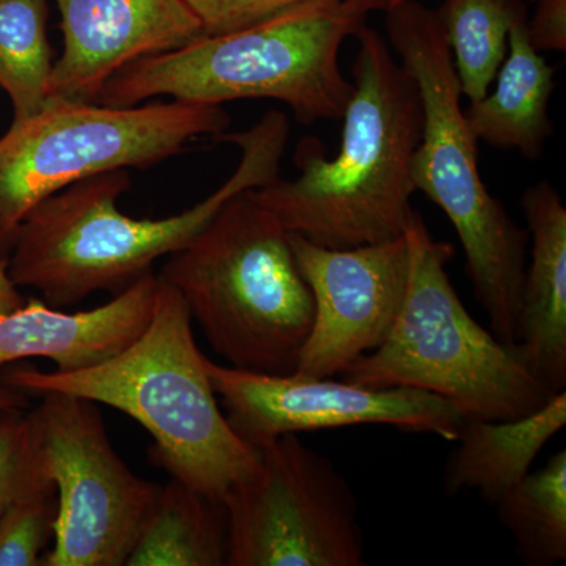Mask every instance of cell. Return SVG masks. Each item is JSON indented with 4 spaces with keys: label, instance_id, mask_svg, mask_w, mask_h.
<instances>
[{
    "label": "cell",
    "instance_id": "4",
    "mask_svg": "<svg viewBox=\"0 0 566 566\" xmlns=\"http://www.w3.org/2000/svg\"><path fill=\"white\" fill-rule=\"evenodd\" d=\"M370 13L354 0H308L237 29L200 39L118 70L95 103L132 107L159 96L222 106L268 98L303 125L342 120L353 82L338 54Z\"/></svg>",
    "mask_w": 566,
    "mask_h": 566
},
{
    "label": "cell",
    "instance_id": "6",
    "mask_svg": "<svg viewBox=\"0 0 566 566\" xmlns=\"http://www.w3.org/2000/svg\"><path fill=\"white\" fill-rule=\"evenodd\" d=\"M208 344L230 367L293 375L315 303L294 260L290 232L249 196L238 193L164 263Z\"/></svg>",
    "mask_w": 566,
    "mask_h": 566
},
{
    "label": "cell",
    "instance_id": "3",
    "mask_svg": "<svg viewBox=\"0 0 566 566\" xmlns=\"http://www.w3.org/2000/svg\"><path fill=\"white\" fill-rule=\"evenodd\" d=\"M0 382L29 397L69 394L125 412L155 441L153 463L212 501L222 502L259 463V450L221 411L185 301L161 277L150 323L122 352L76 371L21 365Z\"/></svg>",
    "mask_w": 566,
    "mask_h": 566
},
{
    "label": "cell",
    "instance_id": "19",
    "mask_svg": "<svg viewBox=\"0 0 566 566\" xmlns=\"http://www.w3.org/2000/svg\"><path fill=\"white\" fill-rule=\"evenodd\" d=\"M50 0H0V88L22 122L50 102L54 52L48 39Z\"/></svg>",
    "mask_w": 566,
    "mask_h": 566
},
{
    "label": "cell",
    "instance_id": "23",
    "mask_svg": "<svg viewBox=\"0 0 566 566\" xmlns=\"http://www.w3.org/2000/svg\"><path fill=\"white\" fill-rule=\"evenodd\" d=\"M308 0H188L199 14L205 35H218L248 28L279 11ZM368 11L387 9V0H354Z\"/></svg>",
    "mask_w": 566,
    "mask_h": 566
},
{
    "label": "cell",
    "instance_id": "15",
    "mask_svg": "<svg viewBox=\"0 0 566 566\" xmlns=\"http://www.w3.org/2000/svg\"><path fill=\"white\" fill-rule=\"evenodd\" d=\"M532 237L515 352L528 371L558 394L566 387V208L551 182L521 197Z\"/></svg>",
    "mask_w": 566,
    "mask_h": 566
},
{
    "label": "cell",
    "instance_id": "24",
    "mask_svg": "<svg viewBox=\"0 0 566 566\" xmlns=\"http://www.w3.org/2000/svg\"><path fill=\"white\" fill-rule=\"evenodd\" d=\"M24 412L0 420V515L18 494L29 490L24 460Z\"/></svg>",
    "mask_w": 566,
    "mask_h": 566
},
{
    "label": "cell",
    "instance_id": "10",
    "mask_svg": "<svg viewBox=\"0 0 566 566\" xmlns=\"http://www.w3.org/2000/svg\"><path fill=\"white\" fill-rule=\"evenodd\" d=\"M256 450L252 474L222 499L227 565H365L359 504L333 461L297 434Z\"/></svg>",
    "mask_w": 566,
    "mask_h": 566
},
{
    "label": "cell",
    "instance_id": "8",
    "mask_svg": "<svg viewBox=\"0 0 566 566\" xmlns=\"http://www.w3.org/2000/svg\"><path fill=\"white\" fill-rule=\"evenodd\" d=\"M222 106L185 102L112 107L51 98L0 137V260H9L36 205L73 182L118 169H147L203 136L229 132Z\"/></svg>",
    "mask_w": 566,
    "mask_h": 566
},
{
    "label": "cell",
    "instance_id": "18",
    "mask_svg": "<svg viewBox=\"0 0 566 566\" xmlns=\"http://www.w3.org/2000/svg\"><path fill=\"white\" fill-rule=\"evenodd\" d=\"M227 565L222 502L172 479L159 485L126 566Z\"/></svg>",
    "mask_w": 566,
    "mask_h": 566
},
{
    "label": "cell",
    "instance_id": "26",
    "mask_svg": "<svg viewBox=\"0 0 566 566\" xmlns=\"http://www.w3.org/2000/svg\"><path fill=\"white\" fill-rule=\"evenodd\" d=\"M20 289L14 285L9 274V260H0V314H9L25 304Z\"/></svg>",
    "mask_w": 566,
    "mask_h": 566
},
{
    "label": "cell",
    "instance_id": "2",
    "mask_svg": "<svg viewBox=\"0 0 566 566\" xmlns=\"http://www.w3.org/2000/svg\"><path fill=\"white\" fill-rule=\"evenodd\" d=\"M290 122L270 111L245 132L216 136L240 148L237 170L221 188L180 214L134 219L118 210L132 186L128 169L73 182L36 205L22 222L9 256L18 289L36 290L51 307H71L92 293H122L153 263L180 251L238 193L270 185L281 172Z\"/></svg>",
    "mask_w": 566,
    "mask_h": 566
},
{
    "label": "cell",
    "instance_id": "5",
    "mask_svg": "<svg viewBox=\"0 0 566 566\" xmlns=\"http://www.w3.org/2000/svg\"><path fill=\"white\" fill-rule=\"evenodd\" d=\"M389 44L415 77L422 134L412 182L455 227L474 293L502 344L515 345L527 266L528 232L488 191L464 111L452 52L438 10L417 0L386 10Z\"/></svg>",
    "mask_w": 566,
    "mask_h": 566
},
{
    "label": "cell",
    "instance_id": "14",
    "mask_svg": "<svg viewBox=\"0 0 566 566\" xmlns=\"http://www.w3.org/2000/svg\"><path fill=\"white\" fill-rule=\"evenodd\" d=\"M158 283L151 271L109 303L76 314L39 300L0 314V370L33 357L52 360L59 371L82 370L109 359L150 323Z\"/></svg>",
    "mask_w": 566,
    "mask_h": 566
},
{
    "label": "cell",
    "instance_id": "27",
    "mask_svg": "<svg viewBox=\"0 0 566 566\" xmlns=\"http://www.w3.org/2000/svg\"><path fill=\"white\" fill-rule=\"evenodd\" d=\"M25 409H29V395L0 385V420L7 416L24 412Z\"/></svg>",
    "mask_w": 566,
    "mask_h": 566
},
{
    "label": "cell",
    "instance_id": "1",
    "mask_svg": "<svg viewBox=\"0 0 566 566\" xmlns=\"http://www.w3.org/2000/svg\"><path fill=\"white\" fill-rule=\"evenodd\" d=\"M354 36L359 48L340 150L329 159L318 139L304 137L294 153V180L275 178L248 191L289 232L329 249L397 240L416 212L411 167L422 104L415 77L367 22Z\"/></svg>",
    "mask_w": 566,
    "mask_h": 566
},
{
    "label": "cell",
    "instance_id": "17",
    "mask_svg": "<svg viewBox=\"0 0 566 566\" xmlns=\"http://www.w3.org/2000/svg\"><path fill=\"white\" fill-rule=\"evenodd\" d=\"M566 424V392L554 395L538 411L509 420L465 417L458 447L450 453L444 490L455 495L474 490L490 505L531 472L543 447Z\"/></svg>",
    "mask_w": 566,
    "mask_h": 566
},
{
    "label": "cell",
    "instance_id": "12",
    "mask_svg": "<svg viewBox=\"0 0 566 566\" xmlns=\"http://www.w3.org/2000/svg\"><path fill=\"white\" fill-rule=\"evenodd\" d=\"M290 244L315 303L293 375L333 378L378 349L392 329L408 286V241L403 234L381 244L329 249L290 232Z\"/></svg>",
    "mask_w": 566,
    "mask_h": 566
},
{
    "label": "cell",
    "instance_id": "28",
    "mask_svg": "<svg viewBox=\"0 0 566 566\" xmlns=\"http://www.w3.org/2000/svg\"><path fill=\"white\" fill-rule=\"evenodd\" d=\"M405 2H408V0H387V9L386 10L392 9V7L400 6V3H405Z\"/></svg>",
    "mask_w": 566,
    "mask_h": 566
},
{
    "label": "cell",
    "instance_id": "21",
    "mask_svg": "<svg viewBox=\"0 0 566 566\" xmlns=\"http://www.w3.org/2000/svg\"><path fill=\"white\" fill-rule=\"evenodd\" d=\"M499 520L528 566H553L566 558V450L528 472L497 502Z\"/></svg>",
    "mask_w": 566,
    "mask_h": 566
},
{
    "label": "cell",
    "instance_id": "16",
    "mask_svg": "<svg viewBox=\"0 0 566 566\" xmlns=\"http://www.w3.org/2000/svg\"><path fill=\"white\" fill-rule=\"evenodd\" d=\"M495 77L494 92L464 111L469 128L476 140L491 147L538 159L553 134L549 99L554 69L528 40L526 6L513 18L505 61Z\"/></svg>",
    "mask_w": 566,
    "mask_h": 566
},
{
    "label": "cell",
    "instance_id": "9",
    "mask_svg": "<svg viewBox=\"0 0 566 566\" xmlns=\"http://www.w3.org/2000/svg\"><path fill=\"white\" fill-rule=\"evenodd\" d=\"M24 415V457L33 480L57 488L54 547L41 566H125L159 485L115 452L98 405L39 395Z\"/></svg>",
    "mask_w": 566,
    "mask_h": 566
},
{
    "label": "cell",
    "instance_id": "25",
    "mask_svg": "<svg viewBox=\"0 0 566 566\" xmlns=\"http://www.w3.org/2000/svg\"><path fill=\"white\" fill-rule=\"evenodd\" d=\"M527 35L536 51H566V0H535Z\"/></svg>",
    "mask_w": 566,
    "mask_h": 566
},
{
    "label": "cell",
    "instance_id": "7",
    "mask_svg": "<svg viewBox=\"0 0 566 566\" xmlns=\"http://www.w3.org/2000/svg\"><path fill=\"white\" fill-rule=\"evenodd\" d=\"M405 237L409 274L400 314L382 345L345 368L342 379L424 390L475 419H516L543 408L556 394L461 303L446 270L452 245L436 241L419 212Z\"/></svg>",
    "mask_w": 566,
    "mask_h": 566
},
{
    "label": "cell",
    "instance_id": "11",
    "mask_svg": "<svg viewBox=\"0 0 566 566\" xmlns=\"http://www.w3.org/2000/svg\"><path fill=\"white\" fill-rule=\"evenodd\" d=\"M234 433L259 449L283 434L356 424H389L455 442L465 416L455 405L411 387L370 389L331 378L266 375L207 359Z\"/></svg>",
    "mask_w": 566,
    "mask_h": 566
},
{
    "label": "cell",
    "instance_id": "20",
    "mask_svg": "<svg viewBox=\"0 0 566 566\" xmlns=\"http://www.w3.org/2000/svg\"><path fill=\"white\" fill-rule=\"evenodd\" d=\"M523 0H444L438 10L461 95L474 103L490 93L509 48V31Z\"/></svg>",
    "mask_w": 566,
    "mask_h": 566
},
{
    "label": "cell",
    "instance_id": "13",
    "mask_svg": "<svg viewBox=\"0 0 566 566\" xmlns=\"http://www.w3.org/2000/svg\"><path fill=\"white\" fill-rule=\"evenodd\" d=\"M63 50L52 70L51 98L95 103L129 63L205 35L188 0H54Z\"/></svg>",
    "mask_w": 566,
    "mask_h": 566
},
{
    "label": "cell",
    "instance_id": "22",
    "mask_svg": "<svg viewBox=\"0 0 566 566\" xmlns=\"http://www.w3.org/2000/svg\"><path fill=\"white\" fill-rule=\"evenodd\" d=\"M59 497L54 483L22 491L0 515V566H41L54 538Z\"/></svg>",
    "mask_w": 566,
    "mask_h": 566
}]
</instances>
